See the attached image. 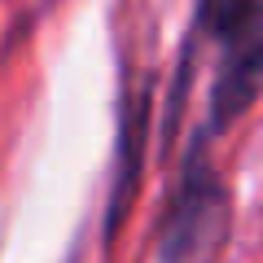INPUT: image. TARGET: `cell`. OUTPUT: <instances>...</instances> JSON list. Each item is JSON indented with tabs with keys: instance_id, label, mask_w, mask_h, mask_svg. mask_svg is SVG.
Instances as JSON below:
<instances>
[{
	"instance_id": "1",
	"label": "cell",
	"mask_w": 263,
	"mask_h": 263,
	"mask_svg": "<svg viewBox=\"0 0 263 263\" xmlns=\"http://www.w3.org/2000/svg\"><path fill=\"white\" fill-rule=\"evenodd\" d=\"M219 219H224V206L215 184L193 176L162 237V263H206L219 241Z\"/></svg>"
},
{
	"instance_id": "2",
	"label": "cell",
	"mask_w": 263,
	"mask_h": 263,
	"mask_svg": "<svg viewBox=\"0 0 263 263\" xmlns=\"http://www.w3.org/2000/svg\"><path fill=\"white\" fill-rule=\"evenodd\" d=\"M259 70H263V22L250 27L246 35L228 40V66H224L219 88H215V114H219V123L233 119V114L254 97Z\"/></svg>"
},
{
	"instance_id": "3",
	"label": "cell",
	"mask_w": 263,
	"mask_h": 263,
	"mask_svg": "<svg viewBox=\"0 0 263 263\" xmlns=\"http://www.w3.org/2000/svg\"><path fill=\"white\" fill-rule=\"evenodd\" d=\"M263 22V0H202V27L219 40H237Z\"/></svg>"
}]
</instances>
